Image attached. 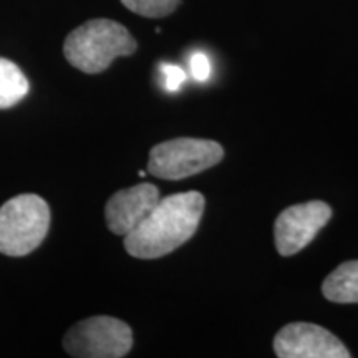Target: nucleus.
Instances as JSON below:
<instances>
[{"instance_id": "nucleus-9", "label": "nucleus", "mask_w": 358, "mask_h": 358, "mask_svg": "<svg viewBox=\"0 0 358 358\" xmlns=\"http://www.w3.org/2000/svg\"><path fill=\"white\" fill-rule=\"evenodd\" d=\"M322 292L325 299L337 303H358V261L338 266L324 280Z\"/></svg>"}, {"instance_id": "nucleus-8", "label": "nucleus", "mask_w": 358, "mask_h": 358, "mask_svg": "<svg viewBox=\"0 0 358 358\" xmlns=\"http://www.w3.org/2000/svg\"><path fill=\"white\" fill-rule=\"evenodd\" d=\"M159 199V189L151 182L115 192L105 206L106 226L115 236H127L151 213Z\"/></svg>"}, {"instance_id": "nucleus-3", "label": "nucleus", "mask_w": 358, "mask_h": 358, "mask_svg": "<svg viewBox=\"0 0 358 358\" xmlns=\"http://www.w3.org/2000/svg\"><path fill=\"white\" fill-rule=\"evenodd\" d=\"M50 208L37 194H19L0 208V254L22 257L47 237Z\"/></svg>"}, {"instance_id": "nucleus-4", "label": "nucleus", "mask_w": 358, "mask_h": 358, "mask_svg": "<svg viewBox=\"0 0 358 358\" xmlns=\"http://www.w3.org/2000/svg\"><path fill=\"white\" fill-rule=\"evenodd\" d=\"M224 158V148L199 138H174L150 151L148 171L159 179L179 181L216 166Z\"/></svg>"}, {"instance_id": "nucleus-13", "label": "nucleus", "mask_w": 358, "mask_h": 358, "mask_svg": "<svg viewBox=\"0 0 358 358\" xmlns=\"http://www.w3.org/2000/svg\"><path fill=\"white\" fill-rule=\"evenodd\" d=\"M189 70L194 80H198L201 83L208 82V80L211 78V71H213L211 60H209V57L203 52L192 53L189 58Z\"/></svg>"}, {"instance_id": "nucleus-11", "label": "nucleus", "mask_w": 358, "mask_h": 358, "mask_svg": "<svg viewBox=\"0 0 358 358\" xmlns=\"http://www.w3.org/2000/svg\"><path fill=\"white\" fill-rule=\"evenodd\" d=\"M122 2L128 10L148 17V19L166 17L179 6V0H122Z\"/></svg>"}, {"instance_id": "nucleus-2", "label": "nucleus", "mask_w": 358, "mask_h": 358, "mask_svg": "<svg viewBox=\"0 0 358 358\" xmlns=\"http://www.w3.org/2000/svg\"><path fill=\"white\" fill-rule=\"evenodd\" d=\"M138 45L128 29L110 19H93L75 29L64 43L69 64L83 73H101L118 57L136 52Z\"/></svg>"}, {"instance_id": "nucleus-10", "label": "nucleus", "mask_w": 358, "mask_h": 358, "mask_svg": "<svg viewBox=\"0 0 358 358\" xmlns=\"http://www.w3.org/2000/svg\"><path fill=\"white\" fill-rule=\"evenodd\" d=\"M29 80L19 65L0 57V110L15 106L29 95Z\"/></svg>"}, {"instance_id": "nucleus-7", "label": "nucleus", "mask_w": 358, "mask_h": 358, "mask_svg": "<svg viewBox=\"0 0 358 358\" xmlns=\"http://www.w3.org/2000/svg\"><path fill=\"white\" fill-rule=\"evenodd\" d=\"M279 358H350V352L324 327L307 322L285 325L274 338Z\"/></svg>"}, {"instance_id": "nucleus-1", "label": "nucleus", "mask_w": 358, "mask_h": 358, "mask_svg": "<svg viewBox=\"0 0 358 358\" xmlns=\"http://www.w3.org/2000/svg\"><path fill=\"white\" fill-rule=\"evenodd\" d=\"M204 204V196L198 191L178 192L159 199L138 227L124 236V249L136 259L168 256L198 231Z\"/></svg>"}, {"instance_id": "nucleus-12", "label": "nucleus", "mask_w": 358, "mask_h": 358, "mask_svg": "<svg viewBox=\"0 0 358 358\" xmlns=\"http://www.w3.org/2000/svg\"><path fill=\"white\" fill-rule=\"evenodd\" d=\"M159 73L163 77V87L168 92H176L181 88V85L186 82V71L179 65L174 64H161Z\"/></svg>"}, {"instance_id": "nucleus-6", "label": "nucleus", "mask_w": 358, "mask_h": 358, "mask_svg": "<svg viewBox=\"0 0 358 358\" xmlns=\"http://www.w3.org/2000/svg\"><path fill=\"white\" fill-rule=\"evenodd\" d=\"M332 217V208L324 201H308L284 209L275 219V248L280 256L289 257L315 239L322 227Z\"/></svg>"}, {"instance_id": "nucleus-5", "label": "nucleus", "mask_w": 358, "mask_h": 358, "mask_svg": "<svg viewBox=\"0 0 358 358\" xmlns=\"http://www.w3.org/2000/svg\"><path fill=\"white\" fill-rule=\"evenodd\" d=\"M131 347V327L106 315L78 322L64 337L65 352L75 358H122Z\"/></svg>"}]
</instances>
